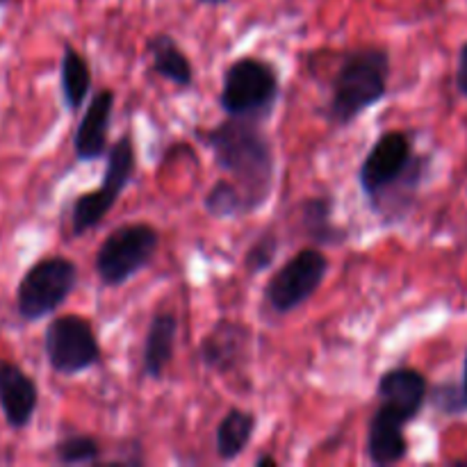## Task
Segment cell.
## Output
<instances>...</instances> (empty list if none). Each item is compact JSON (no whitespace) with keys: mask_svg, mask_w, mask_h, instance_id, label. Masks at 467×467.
<instances>
[{"mask_svg":"<svg viewBox=\"0 0 467 467\" xmlns=\"http://www.w3.org/2000/svg\"><path fill=\"white\" fill-rule=\"evenodd\" d=\"M431 167L433 155L415 149L413 130L395 128L374 140L356 178L365 203L383 226H401L410 217Z\"/></svg>","mask_w":467,"mask_h":467,"instance_id":"cell-1","label":"cell"},{"mask_svg":"<svg viewBox=\"0 0 467 467\" xmlns=\"http://www.w3.org/2000/svg\"><path fill=\"white\" fill-rule=\"evenodd\" d=\"M194 135L213 153L219 171L240 187L249 213L263 210L276 185V155L265 123L226 117L217 126L199 128Z\"/></svg>","mask_w":467,"mask_h":467,"instance_id":"cell-2","label":"cell"},{"mask_svg":"<svg viewBox=\"0 0 467 467\" xmlns=\"http://www.w3.org/2000/svg\"><path fill=\"white\" fill-rule=\"evenodd\" d=\"M390 73L392 57L386 46L365 44L345 50L328 82L324 119L336 128H349L386 99Z\"/></svg>","mask_w":467,"mask_h":467,"instance_id":"cell-3","label":"cell"},{"mask_svg":"<svg viewBox=\"0 0 467 467\" xmlns=\"http://www.w3.org/2000/svg\"><path fill=\"white\" fill-rule=\"evenodd\" d=\"M281 99V73L269 59L244 55L233 59L222 78L217 103L226 117L267 123Z\"/></svg>","mask_w":467,"mask_h":467,"instance_id":"cell-4","label":"cell"},{"mask_svg":"<svg viewBox=\"0 0 467 467\" xmlns=\"http://www.w3.org/2000/svg\"><path fill=\"white\" fill-rule=\"evenodd\" d=\"M137 171V146L132 130L119 135L109 144L108 155H105L103 178L99 187L89 192H82L71 203V237H82L89 231L99 228L105 222L114 205L119 203L123 192L132 182Z\"/></svg>","mask_w":467,"mask_h":467,"instance_id":"cell-5","label":"cell"},{"mask_svg":"<svg viewBox=\"0 0 467 467\" xmlns=\"http://www.w3.org/2000/svg\"><path fill=\"white\" fill-rule=\"evenodd\" d=\"M160 235L158 228L149 222H130L112 228L94 255V269L105 287H121L149 269L158 255Z\"/></svg>","mask_w":467,"mask_h":467,"instance_id":"cell-6","label":"cell"},{"mask_svg":"<svg viewBox=\"0 0 467 467\" xmlns=\"http://www.w3.org/2000/svg\"><path fill=\"white\" fill-rule=\"evenodd\" d=\"M80 269L67 255H46L30 265L16 287V313L23 322L35 324L57 313L76 292Z\"/></svg>","mask_w":467,"mask_h":467,"instance_id":"cell-7","label":"cell"},{"mask_svg":"<svg viewBox=\"0 0 467 467\" xmlns=\"http://www.w3.org/2000/svg\"><path fill=\"white\" fill-rule=\"evenodd\" d=\"M328 274V258L319 246H304L287 258L263 287V306L276 317L308 304Z\"/></svg>","mask_w":467,"mask_h":467,"instance_id":"cell-8","label":"cell"},{"mask_svg":"<svg viewBox=\"0 0 467 467\" xmlns=\"http://www.w3.org/2000/svg\"><path fill=\"white\" fill-rule=\"evenodd\" d=\"M44 354L48 368L59 377H78L103 363L94 324L76 313L50 319L44 331Z\"/></svg>","mask_w":467,"mask_h":467,"instance_id":"cell-9","label":"cell"},{"mask_svg":"<svg viewBox=\"0 0 467 467\" xmlns=\"http://www.w3.org/2000/svg\"><path fill=\"white\" fill-rule=\"evenodd\" d=\"M199 363L217 377L244 374L254 358V328L240 319L222 317L199 342Z\"/></svg>","mask_w":467,"mask_h":467,"instance_id":"cell-10","label":"cell"},{"mask_svg":"<svg viewBox=\"0 0 467 467\" xmlns=\"http://www.w3.org/2000/svg\"><path fill=\"white\" fill-rule=\"evenodd\" d=\"M114 105H117V94L108 87L99 89L89 99V105L73 132V155L78 162H99L108 155Z\"/></svg>","mask_w":467,"mask_h":467,"instance_id":"cell-11","label":"cell"},{"mask_svg":"<svg viewBox=\"0 0 467 467\" xmlns=\"http://www.w3.org/2000/svg\"><path fill=\"white\" fill-rule=\"evenodd\" d=\"M429 381L418 368L397 365L386 369L377 381L379 404L400 413L406 422H415L429 404Z\"/></svg>","mask_w":467,"mask_h":467,"instance_id":"cell-12","label":"cell"},{"mask_svg":"<svg viewBox=\"0 0 467 467\" xmlns=\"http://www.w3.org/2000/svg\"><path fill=\"white\" fill-rule=\"evenodd\" d=\"M296 231L319 249H340L349 242V228L336 222V196L331 192L306 196L296 203Z\"/></svg>","mask_w":467,"mask_h":467,"instance_id":"cell-13","label":"cell"},{"mask_svg":"<svg viewBox=\"0 0 467 467\" xmlns=\"http://www.w3.org/2000/svg\"><path fill=\"white\" fill-rule=\"evenodd\" d=\"M39 409V386L18 363L0 360V410L12 431H23Z\"/></svg>","mask_w":467,"mask_h":467,"instance_id":"cell-14","label":"cell"},{"mask_svg":"<svg viewBox=\"0 0 467 467\" xmlns=\"http://www.w3.org/2000/svg\"><path fill=\"white\" fill-rule=\"evenodd\" d=\"M406 427L409 422L400 413L379 404L369 418L368 436H365V454H368L369 463L390 467L406 461L410 450Z\"/></svg>","mask_w":467,"mask_h":467,"instance_id":"cell-15","label":"cell"},{"mask_svg":"<svg viewBox=\"0 0 467 467\" xmlns=\"http://www.w3.org/2000/svg\"><path fill=\"white\" fill-rule=\"evenodd\" d=\"M178 328H181V324L171 310L160 308L150 317L144 336V347H141V374L150 381H162L167 369L171 368L173 356H176Z\"/></svg>","mask_w":467,"mask_h":467,"instance_id":"cell-16","label":"cell"},{"mask_svg":"<svg viewBox=\"0 0 467 467\" xmlns=\"http://www.w3.org/2000/svg\"><path fill=\"white\" fill-rule=\"evenodd\" d=\"M144 53L149 55L150 68L158 73L162 80L171 82L178 89H190L194 85V67H192L190 55L182 50L176 36L169 32H155L144 41Z\"/></svg>","mask_w":467,"mask_h":467,"instance_id":"cell-17","label":"cell"},{"mask_svg":"<svg viewBox=\"0 0 467 467\" xmlns=\"http://www.w3.org/2000/svg\"><path fill=\"white\" fill-rule=\"evenodd\" d=\"M255 427H258L255 413L240 409V406L228 409L214 429V454H217V459L223 463L240 459L254 441Z\"/></svg>","mask_w":467,"mask_h":467,"instance_id":"cell-18","label":"cell"},{"mask_svg":"<svg viewBox=\"0 0 467 467\" xmlns=\"http://www.w3.org/2000/svg\"><path fill=\"white\" fill-rule=\"evenodd\" d=\"M91 67L85 55L71 44L64 46L62 59H59V91H62L64 108L71 114L80 112L91 91Z\"/></svg>","mask_w":467,"mask_h":467,"instance_id":"cell-19","label":"cell"},{"mask_svg":"<svg viewBox=\"0 0 467 467\" xmlns=\"http://www.w3.org/2000/svg\"><path fill=\"white\" fill-rule=\"evenodd\" d=\"M203 208L214 219H237L251 214L244 194L231 178H217L210 185L203 196Z\"/></svg>","mask_w":467,"mask_h":467,"instance_id":"cell-20","label":"cell"},{"mask_svg":"<svg viewBox=\"0 0 467 467\" xmlns=\"http://www.w3.org/2000/svg\"><path fill=\"white\" fill-rule=\"evenodd\" d=\"M103 454L100 441L89 433H67L53 445L55 463L59 465H99Z\"/></svg>","mask_w":467,"mask_h":467,"instance_id":"cell-21","label":"cell"},{"mask_svg":"<svg viewBox=\"0 0 467 467\" xmlns=\"http://www.w3.org/2000/svg\"><path fill=\"white\" fill-rule=\"evenodd\" d=\"M278 251H281V237H278L276 226H267L265 231H260V235L255 237L249 244L244 254V269L251 276H260L267 269L274 267L278 258Z\"/></svg>","mask_w":467,"mask_h":467,"instance_id":"cell-22","label":"cell"},{"mask_svg":"<svg viewBox=\"0 0 467 467\" xmlns=\"http://www.w3.org/2000/svg\"><path fill=\"white\" fill-rule=\"evenodd\" d=\"M454 85H456V91H459L463 99H467V41L459 50V64H456Z\"/></svg>","mask_w":467,"mask_h":467,"instance_id":"cell-23","label":"cell"},{"mask_svg":"<svg viewBox=\"0 0 467 467\" xmlns=\"http://www.w3.org/2000/svg\"><path fill=\"white\" fill-rule=\"evenodd\" d=\"M456 388H459V413L465 415L467 413V351L463 360V379H461V383H456Z\"/></svg>","mask_w":467,"mask_h":467,"instance_id":"cell-24","label":"cell"},{"mask_svg":"<svg viewBox=\"0 0 467 467\" xmlns=\"http://www.w3.org/2000/svg\"><path fill=\"white\" fill-rule=\"evenodd\" d=\"M254 467H281V461L272 451H260L254 459Z\"/></svg>","mask_w":467,"mask_h":467,"instance_id":"cell-25","label":"cell"},{"mask_svg":"<svg viewBox=\"0 0 467 467\" xmlns=\"http://www.w3.org/2000/svg\"><path fill=\"white\" fill-rule=\"evenodd\" d=\"M199 5H203V7H222V5L231 3V0H196Z\"/></svg>","mask_w":467,"mask_h":467,"instance_id":"cell-26","label":"cell"},{"mask_svg":"<svg viewBox=\"0 0 467 467\" xmlns=\"http://www.w3.org/2000/svg\"><path fill=\"white\" fill-rule=\"evenodd\" d=\"M9 3V0H0V7H3V5H7Z\"/></svg>","mask_w":467,"mask_h":467,"instance_id":"cell-27","label":"cell"}]
</instances>
